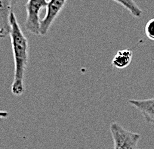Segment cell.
Instances as JSON below:
<instances>
[{"instance_id":"6da1fadb","label":"cell","mask_w":154,"mask_h":149,"mask_svg":"<svg viewBox=\"0 0 154 149\" xmlns=\"http://www.w3.org/2000/svg\"><path fill=\"white\" fill-rule=\"evenodd\" d=\"M10 25L11 47L14 58V74L13 82L11 84V93L15 96H20L25 92L24 78L28 64L29 44L25 34L20 28L14 12L10 14Z\"/></svg>"},{"instance_id":"7a4b0ae2","label":"cell","mask_w":154,"mask_h":149,"mask_svg":"<svg viewBox=\"0 0 154 149\" xmlns=\"http://www.w3.org/2000/svg\"><path fill=\"white\" fill-rule=\"evenodd\" d=\"M114 149H138L141 135L125 129L118 122H112L109 126Z\"/></svg>"},{"instance_id":"3957f363","label":"cell","mask_w":154,"mask_h":149,"mask_svg":"<svg viewBox=\"0 0 154 149\" xmlns=\"http://www.w3.org/2000/svg\"><path fill=\"white\" fill-rule=\"evenodd\" d=\"M47 0H27L25 4L26 19L24 23L26 31L40 35V18L39 13L43 8L47 7Z\"/></svg>"},{"instance_id":"277c9868","label":"cell","mask_w":154,"mask_h":149,"mask_svg":"<svg viewBox=\"0 0 154 149\" xmlns=\"http://www.w3.org/2000/svg\"><path fill=\"white\" fill-rule=\"evenodd\" d=\"M67 0H49L46 7L45 17L40 20V35H46L56 20L58 15L63 10Z\"/></svg>"},{"instance_id":"5b68a950","label":"cell","mask_w":154,"mask_h":149,"mask_svg":"<svg viewBox=\"0 0 154 149\" xmlns=\"http://www.w3.org/2000/svg\"><path fill=\"white\" fill-rule=\"evenodd\" d=\"M12 0H0V38L10 35V14L13 12Z\"/></svg>"},{"instance_id":"8992f818","label":"cell","mask_w":154,"mask_h":149,"mask_svg":"<svg viewBox=\"0 0 154 149\" xmlns=\"http://www.w3.org/2000/svg\"><path fill=\"white\" fill-rule=\"evenodd\" d=\"M128 103L140 111L147 123L154 125V97L147 99H129Z\"/></svg>"},{"instance_id":"52a82bcc","label":"cell","mask_w":154,"mask_h":149,"mask_svg":"<svg viewBox=\"0 0 154 149\" xmlns=\"http://www.w3.org/2000/svg\"><path fill=\"white\" fill-rule=\"evenodd\" d=\"M132 59H133V52L130 49H121L116 52L111 64L117 69H125L131 64Z\"/></svg>"},{"instance_id":"ba28073f","label":"cell","mask_w":154,"mask_h":149,"mask_svg":"<svg viewBox=\"0 0 154 149\" xmlns=\"http://www.w3.org/2000/svg\"><path fill=\"white\" fill-rule=\"evenodd\" d=\"M119 5H121L123 8H125L132 16L135 18H140L142 16V9L137 5V3L134 0H112Z\"/></svg>"},{"instance_id":"9c48e42d","label":"cell","mask_w":154,"mask_h":149,"mask_svg":"<svg viewBox=\"0 0 154 149\" xmlns=\"http://www.w3.org/2000/svg\"><path fill=\"white\" fill-rule=\"evenodd\" d=\"M144 33L149 40L154 41V18H151L147 21L146 25L144 27Z\"/></svg>"},{"instance_id":"30bf717a","label":"cell","mask_w":154,"mask_h":149,"mask_svg":"<svg viewBox=\"0 0 154 149\" xmlns=\"http://www.w3.org/2000/svg\"><path fill=\"white\" fill-rule=\"evenodd\" d=\"M9 116V112L5 110H0V119H5Z\"/></svg>"},{"instance_id":"8fae6325","label":"cell","mask_w":154,"mask_h":149,"mask_svg":"<svg viewBox=\"0 0 154 149\" xmlns=\"http://www.w3.org/2000/svg\"><path fill=\"white\" fill-rule=\"evenodd\" d=\"M12 1H13L14 5H15V4H16V3H17V1H18V0H12Z\"/></svg>"}]
</instances>
